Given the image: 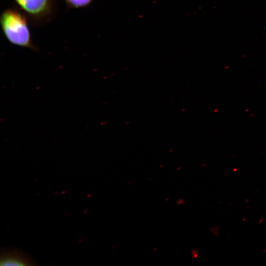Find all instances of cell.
I'll list each match as a JSON object with an SVG mask.
<instances>
[{
    "mask_svg": "<svg viewBox=\"0 0 266 266\" xmlns=\"http://www.w3.org/2000/svg\"><path fill=\"white\" fill-rule=\"evenodd\" d=\"M26 15L17 7H9L3 11L0 23L3 33L12 44L22 48L36 50L33 43Z\"/></svg>",
    "mask_w": 266,
    "mask_h": 266,
    "instance_id": "cell-1",
    "label": "cell"
},
{
    "mask_svg": "<svg viewBox=\"0 0 266 266\" xmlns=\"http://www.w3.org/2000/svg\"><path fill=\"white\" fill-rule=\"evenodd\" d=\"M33 25L42 26L54 19L58 0H13Z\"/></svg>",
    "mask_w": 266,
    "mask_h": 266,
    "instance_id": "cell-2",
    "label": "cell"
},
{
    "mask_svg": "<svg viewBox=\"0 0 266 266\" xmlns=\"http://www.w3.org/2000/svg\"><path fill=\"white\" fill-rule=\"evenodd\" d=\"M35 262L30 255L16 248H4L1 250L0 265L2 266H35Z\"/></svg>",
    "mask_w": 266,
    "mask_h": 266,
    "instance_id": "cell-3",
    "label": "cell"
},
{
    "mask_svg": "<svg viewBox=\"0 0 266 266\" xmlns=\"http://www.w3.org/2000/svg\"><path fill=\"white\" fill-rule=\"evenodd\" d=\"M66 6L71 9H79L89 6L93 0H64Z\"/></svg>",
    "mask_w": 266,
    "mask_h": 266,
    "instance_id": "cell-4",
    "label": "cell"
}]
</instances>
